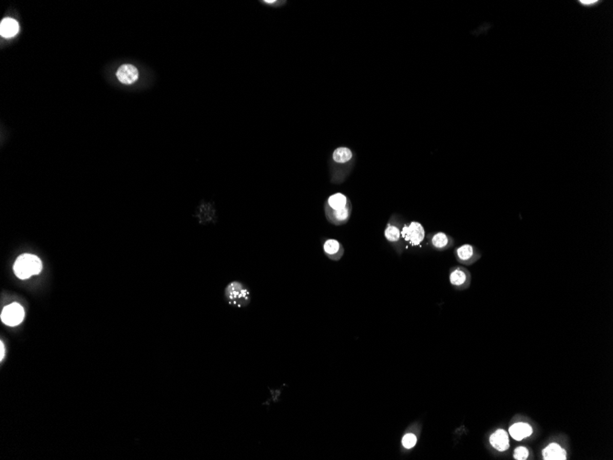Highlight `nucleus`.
Listing matches in <instances>:
<instances>
[{"label":"nucleus","instance_id":"f257e3e1","mask_svg":"<svg viewBox=\"0 0 613 460\" xmlns=\"http://www.w3.org/2000/svg\"><path fill=\"white\" fill-rule=\"evenodd\" d=\"M15 275L21 279H27L38 275L43 270V263L34 255L24 254L19 256L13 266Z\"/></svg>","mask_w":613,"mask_h":460},{"label":"nucleus","instance_id":"f03ea898","mask_svg":"<svg viewBox=\"0 0 613 460\" xmlns=\"http://www.w3.org/2000/svg\"><path fill=\"white\" fill-rule=\"evenodd\" d=\"M226 300L234 307H245L250 303V292L242 284L234 281L230 284L225 291Z\"/></svg>","mask_w":613,"mask_h":460},{"label":"nucleus","instance_id":"7ed1b4c3","mask_svg":"<svg viewBox=\"0 0 613 460\" xmlns=\"http://www.w3.org/2000/svg\"><path fill=\"white\" fill-rule=\"evenodd\" d=\"M25 316L24 309L19 303L7 305L1 313V321L7 326H17L21 325Z\"/></svg>","mask_w":613,"mask_h":460},{"label":"nucleus","instance_id":"20e7f679","mask_svg":"<svg viewBox=\"0 0 613 460\" xmlns=\"http://www.w3.org/2000/svg\"><path fill=\"white\" fill-rule=\"evenodd\" d=\"M401 237L405 241L409 243L412 246H417L422 244L425 238V230L423 225L418 221H412L409 225L404 226L401 231Z\"/></svg>","mask_w":613,"mask_h":460},{"label":"nucleus","instance_id":"39448f33","mask_svg":"<svg viewBox=\"0 0 613 460\" xmlns=\"http://www.w3.org/2000/svg\"><path fill=\"white\" fill-rule=\"evenodd\" d=\"M117 78L124 85H132L139 78V71L133 64H123L118 69Z\"/></svg>","mask_w":613,"mask_h":460},{"label":"nucleus","instance_id":"423d86ee","mask_svg":"<svg viewBox=\"0 0 613 460\" xmlns=\"http://www.w3.org/2000/svg\"><path fill=\"white\" fill-rule=\"evenodd\" d=\"M351 212H352V207H351V204H349L346 206V208L336 210V211L326 210V214H327V218L332 224L343 225V224H346L350 219Z\"/></svg>","mask_w":613,"mask_h":460},{"label":"nucleus","instance_id":"0eeeda50","mask_svg":"<svg viewBox=\"0 0 613 460\" xmlns=\"http://www.w3.org/2000/svg\"><path fill=\"white\" fill-rule=\"evenodd\" d=\"M325 255L333 261H339L345 255V248L335 239H328L323 244Z\"/></svg>","mask_w":613,"mask_h":460},{"label":"nucleus","instance_id":"6e6552de","mask_svg":"<svg viewBox=\"0 0 613 460\" xmlns=\"http://www.w3.org/2000/svg\"><path fill=\"white\" fill-rule=\"evenodd\" d=\"M489 442L495 449L501 452L506 451L509 447L508 436H507V433L504 430H498L494 433L489 438Z\"/></svg>","mask_w":613,"mask_h":460},{"label":"nucleus","instance_id":"1a4fd4ad","mask_svg":"<svg viewBox=\"0 0 613 460\" xmlns=\"http://www.w3.org/2000/svg\"><path fill=\"white\" fill-rule=\"evenodd\" d=\"M543 457L545 460H566V453L558 444L553 443L543 449Z\"/></svg>","mask_w":613,"mask_h":460},{"label":"nucleus","instance_id":"9d476101","mask_svg":"<svg viewBox=\"0 0 613 460\" xmlns=\"http://www.w3.org/2000/svg\"><path fill=\"white\" fill-rule=\"evenodd\" d=\"M532 433H533V428L531 427V425L525 423L515 424L509 428L510 436L517 441H521L522 439L529 437Z\"/></svg>","mask_w":613,"mask_h":460},{"label":"nucleus","instance_id":"9b49d317","mask_svg":"<svg viewBox=\"0 0 613 460\" xmlns=\"http://www.w3.org/2000/svg\"><path fill=\"white\" fill-rule=\"evenodd\" d=\"M19 22L11 18H5L0 24V34L5 38H11L19 32Z\"/></svg>","mask_w":613,"mask_h":460},{"label":"nucleus","instance_id":"f8f14e48","mask_svg":"<svg viewBox=\"0 0 613 460\" xmlns=\"http://www.w3.org/2000/svg\"><path fill=\"white\" fill-rule=\"evenodd\" d=\"M327 204H328L327 210L336 211V210L346 208V206L349 205L350 203L346 198V196H345L344 194L336 193V194L331 195V197L328 198Z\"/></svg>","mask_w":613,"mask_h":460},{"label":"nucleus","instance_id":"ddd939ff","mask_svg":"<svg viewBox=\"0 0 613 460\" xmlns=\"http://www.w3.org/2000/svg\"><path fill=\"white\" fill-rule=\"evenodd\" d=\"M467 280H468V275L464 269L456 268L452 271L451 275H450V282L453 286L460 288L464 286L467 282Z\"/></svg>","mask_w":613,"mask_h":460},{"label":"nucleus","instance_id":"4468645a","mask_svg":"<svg viewBox=\"0 0 613 460\" xmlns=\"http://www.w3.org/2000/svg\"><path fill=\"white\" fill-rule=\"evenodd\" d=\"M385 237L389 243L396 244L401 238V230L394 223L389 222L385 229Z\"/></svg>","mask_w":613,"mask_h":460},{"label":"nucleus","instance_id":"2eb2a0df","mask_svg":"<svg viewBox=\"0 0 613 460\" xmlns=\"http://www.w3.org/2000/svg\"><path fill=\"white\" fill-rule=\"evenodd\" d=\"M334 162L338 163H348L352 158V152L349 148L340 147L335 149L332 155Z\"/></svg>","mask_w":613,"mask_h":460},{"label":"nucleus","instance_id":"dca6fc26","mask_svg":"<svg viewBox=\"0 0 613 460\" xmlns=\"http://www.w3.org/2000/svg\"><path fill=\"white\" fill-rule=\"evenodd\" d=\"M455 253L460 262L468 263L475 255V249L470 244H464L457 248Z\"/></svg>","mask_w":613,"mask_h":460},{"label":"nucleus","instance_id":"f3484780","mask_svg":"<svg viewBox=\"0 0 613 460\" xmlns=\"http://www.w3.org/2000/svg\"><path fill=\"white\" fill-rule=\"evenodd\" d=\"M431 244L436 249H445L451 244V238L444 233H437L431 238Z\"/></svg>","mask_w":613,"mask_h":460},{"label":"nucleus","instance_id":"a211bd4d","mask_svg":"<svg viewBox=\"0 0 613 460\" xmlns=\"http://www.w3.org/2000/svg\"><path fill=\"white\" fill-rule=\"evenodd\" d=\"M417 442H418V434L416 433L406 432L401 438V447L404 450H410L412 449L414 446H416Z\"/></svg>","mask_w":613,"mask_h":460},{"label":"nucleus","instance_id":"6ab92c4d","mask_svg":"<svg viewBox=\"0 0 613 460\" xmlns=\"http://www.w3.org/2000/svg\"><path fill=\"white\" fill-rule=\"evenodd\" d=\"M528 449L524 446H520L515 449L514 459L517 460H525L528 459Z\"/></svg>","mask_w":613,"mask_h":460},{"label":"nucleus","instance_id":"aec40b11","mask_svg":"<svg viewBox=\"0 0 613 460\" xmlns=\"http://www.w3.org/2000/svg\"><path fill=\"white\" fill-rule=\"evenodd\" d=\"M5 349L6 348L4 347V344L2 342H0V360L1 361L3 360V358L5 356Z\"/></svg>","mask_w":613,"mask_h":460},{"label":"nucleus","instance_id":"412c9836","mask_svg":"<svg viewBox=\"0 0 613 460\" xmlns=\"http://www.w3.org/2000/svg\"><path fill=\"white\" fill-rule=\"evenodd\" d=\"M598 1H580V3H582L583 5H593L594 3H597Z\"/></svg>","mask_w":613,"mask_h":460},{"label":"nucleus","instance_id":"4be33fe9","mask_svg":"<svg viewBox=\"0 0 613 460\" xmlns=\"http://www.w3.org/2000/svg\"><path fill=\"white\" fill-rule=\"evenodd\" d=\"M264 2L267 3V4H273V3H275V1H264Z\"/></svg>","mask_w":613,"mask_h":460}]
</instances>
